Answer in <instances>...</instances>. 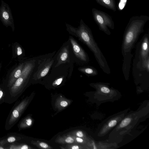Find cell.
Wrapping results in <instances>:
<instances>
[{
    "label": "cell",
    "instance_id": "ffe728a7",
    "mask_svg": "<svg viewBox=\"0 0 149 149\" xmlns=\"http://www.w3.org/2000/svg\"><path fill=\"white\" fill-rule=\"evenodd\" d=\"M131 119L129 118L124 119L120 123L119 126L120 127H124L128 125L130 122Z\"/></svg>",
    "mask_w": 149,
    "mask_h": 149
},
{
    "label": "cell",
    "instance_id": "ba28073f",
    "mask_svg": "<svg viewBox=\"0 0 149 149\" xmlns=\"http://www.w3.org/2000/svg\"><path fill=\"white\" fill-rule=\"evenodd\" d=\"M70 40L73 52L77 58L84 62H88L89 60L88 56L84 50L72 37H70Z\"/></svg>",
    "mask_w": 149,
    "mask_h": 149
},
{
    "label": "cell",
    "instance_id": "52a82bcc",
    "mask_svg": "<svg viewBox=\"0 0 149 149\" xmlns=\"http://www.w3.org/2000/svg\"><path fill=\"white\" fill-rule=\"evenodd\" d=\"M29 102L28 98H25L13 109L8 121L9 126L12 127L19 119L28 105Z\"/></svg>",
    "mask_w": 149,
    "mask_h": 149
},
{
    "label": "cell",
    "instance_id": "8fae6325",
    "mask_svg": "<svg viewBox=\"0 0 149 149\" xmlns=\"http://www.w3.org/2000/svg\"><path fill=\"white\" fill-rule=\"evenodd\" d=\"M78 70L80 71L88 76H94L98 74L97 69L91 66L80 68Z\"/></svg>",
    "mask_w": 149,
    "mask_h": 149
},
{
    "label": "cell",
    "instance_id": "30bf717a",
    "mask_svg": "<svg viewBox=\"0 0 149 149\" xmlns=\"http://www.w3.org/2000/svg\"><path fill=\"white\" fill-rule=\"evenodd\" d=\"M100 5L114 11H116L115 0H95Z\"/></svg>",
    "mask_w": 149,
    "mask_h": 149
},
{
    "label": "cell",
    "instance_id": "2e32d148",
    "mask_svg": "<svg viewBox=\"0 0 149 149\" xmlns=\"http://www.w3.org/2000/svg\"><path fill=\"white\" fill-rule=\"evenodd\" d=\"M31 143L38 148L44 149H51L53 148L51 146L46 143L37 140L35 141H32Z\"/></svg>",
    "mask_w": 149,
    "mask_h": 149
},
{
    "label": "cell",
    "instance_id": "4fadbf2b",
    "mask_svg": "<svg viewBox=\"0 0 149 149\" xmlns=\"http://www.w3.org/2000/svg\"><path fill=\"white\" fill-rule=\"evenodd\" d=\"M55 142L61 144L75 143L74 139L70 134L59 136L56 139Z\"/></svg>",
    "mask_w": 149,
    "mask_h": 149
},
{
    "label": "cell",
    "instance_id": "7c38bea8",
    "mask_svg": "<svg viewBox=\"0 0 149 149\" xmlns=\"http://www.w3.org/2000/svg\"><path fill=\"white\" fill-rule=\"evenodd\" d=\"M71 101L61 96L58 97L56 100L55 106L59 110H61L67 107Z\"/></svg>",
    "mask_w": 149,
    "mask_h": 149
},
{
    "label": "cell",
    "instance_id": "4316f807",
    "mask_svg": "<svg viewBox=\"0 0 149 149\" xmlns=\"http://www.w3.org/2000/svg\"><path fill=\"white\" fill-rule=\"evenodd\" d=\"M0 149H4V148L0 145Z\"/></svg>",
    "mask_w": 149,
    "mask_h": 149
},
{
    "label": "cell",
    "instance_id": "ac0fdd59",
    "mask_svg": "<svg viewBox=\"0 0 149 149\" xmlns=\"http://www.w3.org/2000/svg\"><path fill=\"white\" fill-rule=\"evenodd\" d=\"M8 148L10 149H30L32 148L30 146L26 144L20 145L13 144L10 145Z\"/></svg>",
    "mask_w": 149,
    "mask_h": 149
},
{
    "label": "cell",
    "instance_id": "5bb4252c",
    "mask_svg": "<svg viewBox=\"0 0 149 149\" xmlns=\"http://www.w3.org/2000/svg\"><path fill=\"white\" fill-rule=\"evenodd\" d=\"M32 119L29 116L24 118L19 123V130L30 127L32 124Z\"/></svg>",
    "mask_w": 149,
    "mask_h": 149
},
{
    "label": "cell",
    "instance_id": "9c48e42d",
    "mask_svg": "<svg viewBox=\"0 0 149 149\" xmlns=\"http://www.w3.org/2000/svg\"><path fill=\"white\" fill-rule=\"evenodd\" d=\"M57 64V66L66 62L69 58V51L67 47H63L61 50Z\"/></svg>",
    "mask_w": 149,
    "mask_h": 149
},
{
    "label": "cell",
    "instance_id": "484cf974",
    "mask_svg": "<svg viewBox=\"0 0 149 149\" xmlns=\"http://www.w3.org/2000/svg\"><path fill=\"white\" fill-rule=\"evenodd\" d=\"M3 96V91L1 90L0 89V100L2 98Z\"/></svg>",
    "mask_w": 149,
    "mask_h": 149
},
{
    "label": "cell",
    "instance_id": "6da1fadb",
    "mask_svg": "<svg viewBox=\"0 0 149 149\" xmlns=\"http://www.w3.org/2000/svg\"><path fill=\"white\" fill-rule=\"evenodd\" d=\"M149 17L146 15L135 16L130 18L125 30L121 46L123 56L122 71L124 76H129L131 63L133 55L132 53L140 35Z\"/></svg>",
    "mask_w": 149,
    "mask_h": 149
},
{
    "label": "cell",
    "instance_id": "83f0119b",
    "mask_svg": "<svg viewBox=\"0 0 149 149\" xmlns=\"http://www.w3.org/2000/svg\"></svg>",
    "mask_w": 149,
    "mask_h": 149
},
{
    "label": "cell",
    "instance_id": "d4e9b609",
    "mask_svg": "<svg viewBox=\"0 0 149 149\" xmlns=\"http://www.w3.org/2000/svg\"><path fill=\"white\" fill-rule=\"evenodd\" d=\"M22 53V51L20 47H18L17 48V54L18 55H21Z\"/></svg>",
    "mask_w": 149,
    "mask_h": 149
},
{
    "label": "cell",
    "instance_id": "e0dca14e",
    "mask_svg": "<svg viewBox=\"0 0 149 149\" xmlns=\"http://www.w3.org/2000/svg\"><path fill=\"white\" fill-rule=\"evenodd\" d=\"M21 139L19 137L11 136L1 141H0V144L1 145H3L7 143H13L16 141L19 140Z\"/></svg>",
    "mask_w": 149,
    "mask_h": 149
},
{
    "label": "cell",
    "instance_id": "3957f363",
    "mask_svg": "<svg viewBox=\"0 0 149 149\" xmlns=\"http://www.w3.org/2000/svg\"><path fill=\"white\" fill-rule=\"evenodd\" d=\"M92 13L94 19L99 29L107 35H110L111 33L108 27L113 30L114 28L111 17L106 13L95 8H92Z\"/></svg>",
    "mask_w": 149,
    "mask_h": 149
},
{
    "label": "cell",
    "instance_id": "7402d4cb",
    "mask_svg": "<svg viewBox=\"0 0 149 149\" xmlns=\"http://www.w3.org/2000/svg\"><path fill=\"white\" fill-rule=\"evenodd\" d=\"M71 136L74 139L75 143H83L85 142L84 139L83 138L74 136Z\"/></svg>",
    "mask_w": 149,
    "mask_h": 149
},
{
    "label": "cell",
    "instance_id": "277c9868",
    "mask_svg": "<svg viewBox=\"0 0 149 149\" xmlns=\"http://www.w3.org/2000/svg\"><path fill=\"white\" fill-rule=\"evenodd\" d=\"M33 67L32 63H29L26 64L21 75L12 85L10 88V93L11 95L15 96L20 92Z\"/></svg>",
    "mask_w": 149,
    "mask_h": 149
},
{
    "label": "cell",
    "instance_id": "9a60e30c",
    "mask_svg": "<svg viewBox=\"0 0 149 149\" xmlns=\"http://www.w3.org/2000/svg\"><path fill=\"white\" fill-rule=\"evenodd\" d=\"M53 61L47 63L40 71L39 73L38 79H40L45 76L48 72L49 69L52 65Z\"/></svg>",
    "mask_w": 149,
    "mask_h": 149
},
{
    "label": "cell",
    "instance_id": "7a4b0ae2",
    "mask_svg": "<svg viewBox=\"0 0 149 149\" xmlns=\"http://www.w3.org/2000/svg\"><path fill=\"white\" fill-rule=\"evenodd\" d=\"M68 31L72 35L78 38L86 45L93 53L100 68L106 74H109L111 70L107 61L95 41L90 29L81 19L78 28L70 26Z\"/></svg>",
    "mask_w": 149,
    "mask_h": 149
},
{
    "label": "cell",
    "instance_id": "cb8c5ba5",
    "mask_svg": "<svg viewBox=\"0 0 149 149\" xmlns=\"http://www.w3.org/2000/svg\"><path fill=\"white\" fill-rule=\"evenodd\" d=\"M117 121L116 120H113L111 121L108 124V126L110 127H112L116 125Z\"/></svg>",
    "mask_w": 149,
    "mask_h": 149
},
{
    "label": "cell",
    "instance_id": "d6986e66",
    "mask_svg": "<svg viewBox=\"0 0 149 149\" xmlns=\"http://www.w3.org/2000/svg\"><path fill=\"white\" fill-rule=\"evenodd\" d=\"M70 135L72 136H75L83 139L84 138V134L83 132L81 130L74 131L71 133H70Z\"/></svg>",
    "mask_w": 149,
    "mask_h": 149
},
{
    "label": "cell",
    "instance_id": "44dd1931",
    "mask_svg": "<svg viewBox=\"0 0 149 149\" xmlns=\"http://www.w3.org/2000/svg\"><path fill=\"white\" fill-rule=\"evenodd\" d=\"M82 148L81 146L77 144H70L67 145L64 148L68 149H79Z\"/></svg>",
    "mask_w": 149,
    "mask_h": 149
},
{
    "label": "cell",
    "instance_id": "5b68a950",
    "mask_svg": "<svg viewBox=\"0 0 149 149\" xmlns=\"http://www.w3.org/2000/svg\"><path fill=\"white\" fill-rule=\"evenodd\" d=\"M149 58V35L145 34L137 44L134 59L143 61Z\"/></svg>",
    "mask_w": 149,
    "mask_h": 149
},
{
    "label": "cell",
    "instance_id": "8992f818",
    "mask_svg": "<svg viewBox=\"0 0 149 149\" xmlns=\"http://www.w3.org/2000/svg\"><path fill=\"white\" fill-rule=\"evenodd\" d=\"M1 1L0 20L4 25L10 26L13 29H14V19L10 8L3 0H1Z\"/></svg>",
    "mask_w": 149,
    "mask_h": 149
},
{
    "label": "cell",
    "instance_id": "603a6c76",
    "mask_svg": "<svg viewBox=\"0 0 149 149\" xmlns=\"http://www.w3.org/2000/svg\"><path fill=\"white\" fill-rule=\"evenodd\" d=\"M63 78H60L55 80L53 83L52 85L54 86H56L59 85L62 82Z\"/></svg>",
    "mask_w": 149,
    "mask_h": 149
}]
</instances>
